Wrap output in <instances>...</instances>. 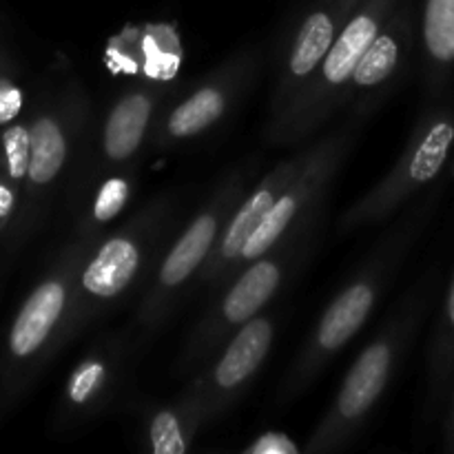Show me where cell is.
Segmentation results:
<instances>
[{
    "label": "cell",
    "mask_w": 454,
    "mask_h": 454,
    "mask_svg": "<svg viewBox=\"0 0 454 454\" xmlns=\"http://www.w3.org/2000/svg\"><path fill=\"white\" fill-rule=\"evenodd\" d=\"M430 208H433V200L419 204L408 215H403L377 242V247L359 266L357 273L328 301L313 333L297 353L295 362L291 364V371L284 377L279 403L293 402L297 395L304 393L322 375L331 359L340 355L348 346V341H353L357 333L366 326L381 295L397 278L412 242L424 229Z\"/></svg>",
    "instance_id": "obj_1"
},
{
    "label": "cell",
    "mask_w": 454,
    "mask_h": 454,
    "mask_svg": "<svg viewBox=\"0 0 454 454\" xmlns=\"http://www.w3.org/2000/svg\"><path fill=\"white\" fill-rule=\"evenodd\" d=\"M430 295H433L430 279L417 284L415 291L399 304L393 317L364 346L353 366L346 371L335 399L324 412L322 421L315 426L301 452H335L357 437L371 412L388 390L403 355L415 341L417 331L428 313Z\"/></svg>",
    "instance_id": "obj_2"
},
{
    "label": "cell",
    "mask_w": 454,
    "mask_h": 454,
    "mask_svg": "<svg viewBox=\"0 0 454 454\" xmlns=\"http://www.w3.org/2000/svg\"><path fill=\"white\" fill-rule=\"evenodd\" d=\"M319 224V217L293 229L278 247L270 248L257 260L239 266L233 278L211 295V306L204 310L200 322L191 331L176 372L180 377H191L211 362L235 335L251 319L262 315V310L275 300L293 270L309 255L313 231Z\"/></svg>",
    "instance_id": "obj_3"
},
{
    "label": "cell",
    "mask_w": 454,
    "mask_h": 454,
    "mask_svg": "<svg viewBox=\"0 0 454 454\" xmlns=\"http://www.w3.org/2000/svg\"><path fill=\"white\" fill-rule=\"evenodd\" d=\"M255 160H248V162L239 164L233 171L226 173L217 182L207 202L202 204V208L191 217L189 224L176 235V239L160 253L158 269H155L153 279H151L140 304H137L131 328H129L136 350L149 344L162 331L167 319L176 310L177 300L182 297L184 288L204 269L231 213L247 195L248 184L255 176Z\"/></svg>",
    "instance_id": "obj_4"
},
{
    "label": "cell",
    "mask_w": 454,
    "mask_h": 454,
    "mask_svg": "<svg viewBox=\"0 0 454 454\" xmlns=\"http://www.w3.org/2000/svg\"><path fill=\"white\" fill-rule=\"evenodd\" d=\"M399 3L402 0H359L309 84L279 114L269 118L264 131L269 145L293 146L317 136L319 129L346 105L359 60Z\"/></svg>",
    "instance_id": "obj_5"
},
{
    "label": "cell",
    "mask_w": 454,
    "mask_h": 454,
    "mask_svg": "<svg viewBox=\"0 0 454 454\" xmlns=\"http://www.w3.org/2000/svg\"><path fill=\"white\" fill-rule=\"evenodd\" d=\"M173 213L176 207L171 198L153 200L122 229L106 235L93 247L80 270L67 333L80 331L89 319L105 315L131 291L153 257L167 247L164 242L171 229Z\"/></svg>",
    "instance_id": "obj_6"
},
{
    "label": "cell",
    "mask_w": 454,
    "mask_h": 454,
    "mask_svg": "<svg viewBox=\"0 0 454 454\" xmlns=\"http://www.w3.org/2000/svg\"><path fill=\"white\" fill-rule=\"evenodd\" d=\"M452 146V111L446 106H437L421 115L412 127L397 162L340 217V233H357L393 215L412 195L419 193L443 171Z\"/></svg>",
    "instance_id": "obj_7"
},
{
    "label": "cell",
    "mask_w": 454,
    "mask_h": 454,
    "mask_svg": "<svg viewBox=\"0 0 454 454\" xmlns=\"http://www.w3.org/2000/svg\"><path fill=\"white\" fill-rule=\"evenodd\" d=\"M273 341L275 319L270 315H257L226 341L211 362L191 375L189 384L171 403L184 417L193 437L238 402L257 371L264 366Z\"/></svg>",
    "instance_id": "obj_8"
},
{
    "label": "cell",
    "mask_w": 454,
    "mask_h": 454,
    "mask_svg": "<svg viewBox=\"0 0 454 454\" xmlns=\"http://www.w3.org/2000/svg\"><path fill=\"white\" fill-rule=\"evenodd\" d=\"M357 136L359 118L353 115L335 131H328L317 140L309 142V158H306L304 167L293 177L278 204L262 220V224L253 231L242 257H239L238 269L278 247L293 229L322 215L333 180L344 167Z\"/></svg>",
    "instance_id": "obj_9"
},
{
    "label": "cell",
    "mask_w": 454,
    "mask_h": 454,
    "mask_svg": "<svg viewBox=\"0 0 454 454\" xmlns=\"http://www.w3.org/2000/svg\"><path fill=\"white\" fill-rule=\"evenodd\" d=\"M257 74L260 51L239 49L158 115L149 137L151 149L168 151L215 129L253 87Z\"/></svg>",
    "instance_id": "obj_10"
},
{
    "label": "cell",
    "mask_w": 454,
    "mask_h": 454,
    "mask_svg": "<svg viewBox=\"0 0 454 454\" xmlns=\"http://www.w3.org/2000/svg\"><path fill=\"white\" fill-rule=\"evenodd\" d=\"M96 244L98 238H87L71 247L60 266L27 297L16 322H13L12 333H9V353L13 357L27 362L43 348H47L58 331L67 333L80 270Z\"/></svg>",
    "instance_id": "obj_11"
},
{
    "label": "cell",
    "mask_w": 454,
    "mask_h": 454,
    "mask_svg": "<svg viewBox=\"0 0 454 454\" xmlns=\"http://www.w3.org/2000/svg\"><path fill=\"white\" fill-rule=\"evenodd\" d=\"M357 4L359 0H319L297 22L279 51L269 118L279 114L309 84Z\"/></svg>",
    "instance_id": "obj_12"
},
{
    "label": "cell",
    "mask_w": 454,
    "mask_h": 454,
    "mask_svg": "<svg viewBox=\"0 0 454 454\" xmlns=\"http://www.w3.org/2000/svg\"><path fill=\"white\" fill-rule=\"evenodd\" d=\"M306 158H309V145H304L297 153L288 155L282 162L275 164V167L270 168V171L266 173L247 195H244L242 202H239L238 207H235V211L231 213L229 222H226L224 231H222L215 248H213L211 257H208V262L204 264V269L200 270L198 275L200 286L211 291V295H215V293L233 278L248 238H251L253 231L262 224V220L269 215L270 208L278 204V200L282 198V193L286 191V186L291 184L293 177L301 171Z\"/></svg>",
    "instance_id": "obj_13"
},
{
    "label": "cell",
    "mask_w": 454,
    "mask_h": 454,
    "mask_svg": "<svg viewBox=\"0 0 454 454\" xmlns=\"http://www.w3.org/2000/svg\"><path fill=\"white\" fill-rule=\"evenodd\" d=\"M412 43H415L412 13L406 4L399 3L393 16L386 20L371 47L366 49L350 80L346 105L353 106L355 118L362 120L364 115L371 114L375 102H380L397 82L408 65Z\"/></svg>",
    "instance_id": "obj_14"
},
{
    "label": "cell",
    "mask_w": 454,
    "mask_h": 454,
    "mask_svg": "<svg viewBox=\"0 0 454 454\" xmlns=\"http://www.w3.org/2000/svg\"><path fill=\"white\" fill-rule=\"evenodd\" d=\"M136 353L131 335L114 333L96 340L67 380L62 403L74 417L100 415L122 388L129 357Z\"/></svg>",
    "instance_id": "obj_15"
},
{
    "label": "cell",
    "mask_w": 454,
    "mask_h": 454,
    "mask_svg": "<svg viewBox=\"0 0 454 454\" xmlns=\"http://www.w3.org/2000/svg\"><path fill=\"white\" fill-rule=\"evenodd\" d=\"M171 93V82L145 80L127 89L109 106L100 131V153L111 167H124L140 153L146 137H151L164 100Z\"/></svg>",
    "instance_id": "obj_16"
},
{
    "label": "cell",
    "mask_w": 454,
    "mask_h": 454,
    "mask_svg": "<svg viewBox=\"0 0 454 454\" xmlns=\"http://www.w3.org/2000/svg\"><path fill=\"white\" fill-rule=\"evenodd\" d=\"M82 111V102L75 106L74 114H43L29 127L31 133V158L27 182L34 189H47L65 168L71 153V118Z\"/></svg>",
    "instance_id": "obj_17"
},
{
    "label": "cell",
    "mask_w": 454,
    "mask_h": 454,
    "mask_svg": "<svg viewBox=\"0 0 454 454\" xmlns=\"http://www.w3.org/2000/svg\"><path fill=\"white\" fill-rule=\"evenodd\" d=\"M421 49L430 84H442L454 67V0H424Z\"/></svg>",
    "instance_id": "obj_18"
},
{
    "label": "cell",
    "mask_w": 454,
    "mask_h": 454,
    "mask_svg": "<svg viewBox=\"0 0 454 454\" xmlns=\"http://www.w3.org/2000/svg\"><path fill=\"white\" fill-rule=\"evenodd\" d=\"M454 380V273L428 350V411H437Z\"/></svg>",
    "instance_id": "obj_19"
},
{
    "label": "cell",
    "mask_w": 454,
    "mask_h": 454,
    "mask_svg": "<svg viewBox=\"0 0 454 454\" xmlns=\"http://www.w3.org/2000/svg\"><path fill=\"white\" fill-rule=\"evenodd\" d=\"M193 433L186 426L173 403L160 406L146 417L145 443L142 446L153 454H184L193 443Z\"/></svg>",
    "instance_id": "obj_20"
},
{
    "label": "cell",
    "mask_w": 454,
    "mask_h": 454,
    "mask_svg": "<svg viewBox=\"0 0 454 454\" xmlns=\"http://www.w3.org/2000/svg\"><path fill=\"white\" fill-rule=\"evenodd\" d=\"M131 193L133 177L129 173H114L100 182V186L93 193L91 207H89L87 226L91 229V238L100 239L102 229L127 208Z\"/></svg>",
    "instance_id": "obj_21"
},
{
    "label": "cell",
    "mask_w": 454,
    "mask_h": 454,
    "mask_svg": "<svg viewBox=\"0 0 454 454\" xmlns=\"http://www.w3.org/2000/svg\"><path fill=\"white\" fill-rule=\"evenodd\" d=\"M3 153L7 176L13 182L25 180L29 173V158H31V133L29 127L13 124L3 133Z\"/></svg>",
    "instance_id": "obj_22"
},
{
    "label": "cell",
    "mask_w": 454,
    "mask_h": 454,
    "mask_svg": "<svg viewBox=\"0 0 454 454\" xmlns=\"http://www.w3.org/2000/svg\"><path fill=\"white\" fill-rule=\"evenodd\" d=\"M242 452L247 454H297L301 448L284 433H264L248 443Z\"/></svg>",
    "instance_id": "obj_23"
},
{
    "label": "cell",
    "mask_w": 454,
    "mask_h": 454,
    "mask_svg": "<svg viewBox=\"0 0 454 454\" xmlns=\"http://www.w3.org/2000/svg\"><path fill=\"white\" fill-rule=\"evenodd\" d=\"M20 109V91L13 84H0V122H7Z\"/></svg>",
    "instance_id": "obj_24"
},
{
    "label": "cell",
    "mask_w": 454,
    "mask_h": 454,
    "mask_svg": "<svg viewBox=\"0 0 454 454\" xmlns=\"http://www.w3.org/2000/svg\"><path fill=\"white\" fill-rule=\"evenodd\" d=\"M13 207H16V195H13V191L7 184L0 182V222L12 215Z\"/></svg>",
    "instance_id": "obj_25"
},
{
    "label": "cell",
    "mask_w": 454,
    "mask_h": 454,
    "mask_svg": "<svg viewBox=\"0 0 454 454\" xmlns=\"http://www.w3.org/2000/svg\"><path fill=\"white\" fill-rule=\"evenodd\" d=\"M446 448L454 452V393H452L450 412H448V419H446Z\"/></svg>",
    "instance_id": "obj_26"
},
{
    "label": "cell",
    "mask_w": 454,
    "mask_h": 454,
    "mask_svg": "<svg viewBox=\"0 0 454 454\" xmlns=\"http://www.w3.org/2000/svg\"><path fill=\"white\" fill-rule=\"evenodd\" d=\"M452 176H454V162H452Z\"/></svg>",
    "instance_id": "obj_27"
}]
</instances>
